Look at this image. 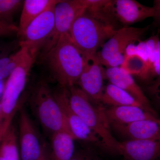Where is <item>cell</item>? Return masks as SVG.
<instances>
[{
    "label": "cell",
    "mask_w": 160,
    "mask_h": 160,
    "mask_svg": "<svg viewBox=\"0 0 160 160\" xmlns=\"http://www.w3.org/2000/svg\"><path fill=\"white\" fill-rule=\"evenodd\" d=\"M19 136L22 160H47L31 120L24 109L20 112Z\"/></svg>",
    "instance_id": "obj_11"
},
{
    "label": "cell",
    "mask_w": 160,
    "mask_h": 160,
    "mask_svg": "<svg viewBox=\"0 0 160 160\" xmlns=\"http://www.w3.org/2000/svg\"><path fill=\"white\" fill-rule=\"evenodd\" d=\"M0 155L6 160H19L16 132L12 123L1 140Z\"/></svg>",
    "instance_id": "obj_21"
},
{
    "label": "cell",
    "mask_w": 160,
    "mask_h": 160,
    "mask_svg": "<svg viewBox=\"0 0 160 160\" xmlns=\"http://www.w3.org/2000/svg\"><path fill=\"white\" fill-rule=\"evenodd\" d=\"M85 9L83 0L59 1L55 7L53 30L42 48V56H45L54 47L61 35L69 33L74 21Z\"/></svg>",
    "instance_id": "obj_6"
},
{
    "label": "cell",
    "mask_w": 160,
    "mask_h": 160,
    "mask_svg": "<svg viewBox=\"0 0 160 160\" xmlns=\"http://www.w3.org/2000/svg\"><path fill=\"white\" fill-rule=\"evenodd\" d=\"M14 115H13L11 116L10 118L4 120L0 118V144H1V140L2 139L3 135L11 124Z\"/></svg>",
    "instance_id": "obj_28"
},
{
    "label": "cell",
    "mask_w": 160,
    "mask_h": 160,
    "mask_svg": "<svg viewBox=\"0 0 160 160\" xmlns=\"http://www.w3.org/2000/svg\"><path fill=\"white\" fill-rule=\"evenodd\" d=\"M101 103L103 106L106 105L109 107L134 106L144 109V107L128 92L110 83L104 86Z\"/></svg>",
    "instance_id": "obj_19"
},
{
    "label": "cell",
    "mask_w": 160,
    "mask_h": 160,
    "mask_svg": "<svg viewBox=\"0 0 160 160\" xmlns=\"http://www.w3.org/2000/svg\"><path fill=\"white\" fill-rule=\"evenodd\" d=\"M18 27L15 25H9L0 21V36H8L18 34Z\"/></svg>",
    "instance_id": "obj_27"
},
{
    "label": "cell",
    "mask_w": 160,
    "mask_h": 160,
    "mask_svg": "<svg viewBox=\"0 0 160 160\" xmlns=\"http://www.w3.org/2000/svg\"><path fill=\"white\" fill-rule=\"evenodd\" d=\"M0 160H5V159H4V158H3L0 155Z\"/></svg>",
    "instance_id": "obj_33"
},
{
    "label": "cell",
    "mask_w": 160,
    "mask_h": 160,
    "mask_svg": "<svg viewBox=\"0 0 160 160\" xmlns=\"http://www.w3.org/2000/svg\"><path fill=\"white\" fill-rule=\"evenodd\" d=\"M96 54L86 58L85 66L77 84L92 103L102 105L101 100L105 86L104 80L106 79L105 69Z\"/></svg>",
    "instance_id": "obj_9"
},
{
    "label": "cell",
    "mask_w": 160,
    "mask_h": 160,
    "mask_svg": "<svg viewBox=\"0 0 160 160\" xmlns=\"http://www.w3.org/2000/svg\"><path fill=\"white\" fill-rule=\"evenodd\" d=\"M105 112L110 126L126 125L141 120L158 118L146 109L138 106L105 107Z\"/></svg>",
    "instance_id": "obj_16"
},
{
    "label": "cell",
    "mask_w": 160,
    "mask_h": 160,
    "mask_svg": "<svg viewBox=\"0 0 160 160\" xmlns=\"http://www.w3.org/2000/svg\"><path fill=\"white\" fill-rule=\"evenodd\" d=\"M44 57L63 88H68L77 83L86 59L75 45L69 33L61 35L54 47Z\"/></svg>",
    "instance_id": "obj_1"
},
{
    "label": "cell",
    "mask_w": 160,
    "mask_h": 160,
    "mask_svg": "<svg viewBox=\"0 0 160 160\" xmlns=\"http://www.w3.org/2000/svg\"><path fill=\"white\" fill-rule=\"evenodd\" d=\"M70 160H102L95 149L91 146L75 151Z\"/></svg>",
    "instance_id": "obj_24"
},
{
    "label": "cell",
    "mask_w": 160,
    "mask_h": 160,
    "mask_svg": "<svg viewBox=\"0 0 160 160\" xmlns=\"http://www.w3.org/2000/svg\"><path fill=\"white\" fill-rule=\"evenodd\" d=\"M112 15L118 24L127 27L155 15L153 7L142 5L135 0H111Z\"/></svg>",
    "instance_id": "obj_12"
},
{
    "label": "cell",
    "mask_w": 160,
    "mask_h": 160,
    "mask_svg": "<svg viewBox=\"0 0 160 160\" xmlns=\"http://www.w3.org/2000/svg\"><path fill=\"white\" fill-rule=\"evenodd\" d=\"M57 4L52 6L35 19L20 37L21 47L27 48L36 57L53 30L55 7Z\"/></svg>",
    "instance_id": "obj_7"
},
{
    "label": "cell",
    "mask_w": 160,
    "mask_h": 160,
    "mask_svg": "<svg viewBox=\"0 0 160 160\" xmlns=\"http://www.w3.org/2000/svg\"><path fill=\"white\" fill-rule=\"evenodd\" d=\"M148 92L160 106V79L152 80L149 83Z\"/></svg>",
    "instance_id": "obj_26"
},
{
    "label": "cell",
    "mask_w": 160,
    "mask_h": 160,
    "mask_svg": "<svg viewBox=\"0 0 160 160\" xmlns=\"http://www.w3.org/2000/svg\"><path fill=\"white\" fill-rule=\"evenodd\" d=\"M105 78L109 82L128 92L144 107V109L157 116L148 98L132 76L121 67L108 68L105 69Z\"/></svg>",
    "instance_id": "obj_13"
},
{
    "label": "cell",
    "mask_w": 160,
    "mask_h": 160,
    "mask_svg": "<svg viewBox=\"0 0 160 160\" xmlns=\"http://www.w3.org/2000/svg\"><path fill=\"white\" fill-rule=\"evenodd\" d=\"M155 79H160V58L153 63L152 66L151 81L150 82Z\"/></svg>",
    "instance_id": "obj_29"
},
{
    "label": "cell",
    "mask_w": 160,
    "mask_h": 160,
    "mask_svg": "<svg viewBox=\"0 0 160 160\" xmlns=\"http://www.w3.org/2000/svg\"><path fill=\"white\" fill-rule=\"evenodd\" d=\"M31 103L44 128L53 133L58 132H67L74 139L54 93L45 81H41L37 85L32 97Z\"/></svg>",
    "instance_id": "obj_4"
},
{
    "label": "cell",
    "mask_w": 160,
    "mask_h": 160,
    "mask_svg": "<svg viewBox=\"0 0 160 160\" xmlns=\"http://www.w3.org/2000/svg\"><path fill=\"white\" fill-rule=\"evenodd\" d=\"M3 88H4V87H3L2 86V84L0 82V94L2 92Z\"/></svg>",
    "instance_id": "obj_31"
},
{
    "label": "cell",
    "mask_w": 160,
    "mask_h": 160,
    "mask_svg": "<svg viewBox=\"0 0 160 160\" xmlns=\"http://www.w3.org/2000/svg\"><path fill=\"white\" fill-rule=\"evenodd\" d=\"M121 67L131 75L136 76L143 81L149 83L151 81V72L149 65L137 55L125 57Z\"/></svg>",
    "instance_id": "obj_20"
},
{
    "label": "cell",
    "mask_w": 160,
    "mask_h": 160,
    "mask_svg": "<svg viewBox=\"0 0 160 160\" xmlns=\"http://www.w3.org/2000/svg\"><path fill=\"white\" fill-rule=\"evenodd\" d=\"M111 129L126 140L155 139L160 138V119L137 121L126 125H112Z\"/></svg>",
    "instance_id": "obj_15"
},
{
    "label": "cell",
    "mask_w": 160,
    "mask_h": 160,
    "mask_svg": "<svg viewBox=\"0 0 160 160\" xmlns=\"http://www.w3.org/2000/svg\"><path fill=\"white\" fill-rule=\"evenodd\" d=\"M154 9L155 15L153 18L160 27V0H155L153 2L152 6Z\"/></svg>",
    "instance_id": "obj_30"
},
{
    "label": "cell",
    "mask_w": 160,
    "mask_h": 160,
    "mask_svg": "<svg viewBox=\"0 0 160 160\" xmlns=\"http://www.w3.org/2000/svg\"><path fill=\"white\" fill-rule=\"evenodd\" d=\"M149 28V26L144 28L127 26L118 29L104 43L101 51L97 52L96 54L102 66H104L108 60L115 56L125 55L127 46L141 40V38Z\"/></svg>",
    "instance_id": "obj_10"
},
{
    "label": "cell",
    "mask_w": 160,
    "mask_h": 160,
    "mask_svg": "<svg viewBox=\"0 0 160 160\" xmlns=\"http://www.w3.org/2000/svg\"><path fill=\"white\" fill-rule=\"evenodd\" d=\"M19 63L8 77L4 86L2 98L0 100L2 112L0 118L7 119L15 114L18 109V100L22 92L27 78L36 58L25 47Z\"/></svg>",
    "instance_id": "obj_5"
},
{
    "label": "cell",
    "mask_w": 160,
    "mask_h": 160,
    "mask_svg": "<svg viewBox=\"0 0 160 160\" xmlns=\"http://www.w3.org/2000/svg\"><path fill=\"white\" fill-rule=\"evenodd\" d=\"M118 151L126 160H160V138L119 142Z\"/></svg>",
    "instance_id": "obj_14"
},
{
    "label": "cell",
    "mask_w": 160,
    "mask_h": 160,
    "mask_svg": "<svg viewBox=\"0 0 160 160\" xmlns=\"http://www.w3.org/2000/svg\"><path fill=\"white\" fill-rule=\"evenodd\" d=\"M23 52L24 48L21 47L18 52L11 56L0 59V81L9 77L14 71L21 61Z\"/></svg>",
    "instance_id": "obj_23"
},
{
    "label": "cell",
    "mask_w": 160,
    "mask_h": 160,
    "mask_svg": "<svg viewBox=\"0 0 160 160\" xmlns=\"http://www.w3.org/2000/svg\"><path fill=\"white\" fill-rule=\"evenodd\" d=\"M21 0H0V21L7 25H14L13 16L23 4Z\"/></svg>",
    "instance_id": "obj_22"
},
{
    "label": "cell",
    "mask_w": 160,
    "mask_h": 160,
    "mask_svg": "<svg viewBox=\"0 0 160 160\" xmlns=\"http://www.w3.org/2000/svg\"><path fill=\"white\" fill-rule=\"evenodd\" d=\"M159 39V35L152 36L145 41L146 42V50L148 55V62L150 72L151 70L152 66L154 62L155 52L156 47L158 41Z\"/></svg>",
    "instance_id": "obj_25"
},
{
    "label": "cell",
    "mask_w": 160,
    "mask_h": 160,
    "mask_svg": "<svg viewBox=\"0 0 160 160\" xmlns=\"http://www.w3.org/2000/svg\"><path fill=\"white\" fill-rule=\"evenodd\" d=\"M2 105H1V101H0V116H1V114H2Z\"/></svg>",
    "instance_id": "obj_32"
},
{
    "label": "cell",
    "mask_w": 160,
    "mask_h": 160,
    "mask_svg": "<svg viewBox=\"0 0 160 160\" xmlns=\"http://www.w3.org/2000/svg\"><path fill=\"white\" fill-rule=\"evenodd\" d=\"M102 20L84 11L72 24L69 34L85 58L95 54L117 31Z\"/></svg>",
    "instance_id": "obj_3"
},
{
    "label": "cell",
    "mask_w": 160,
    "mask_h": 160,
    "mask_svg": "<svg viewBox=\"0 0 160 160\" xmlns=\"http://www.w3.org/2000/svg\"><path fill=\"white\" fill-rule=\"evenodd\" d=\"M58 0H26L23 1V9L20 18L18 35L21 36L26 28L38 16L52 5Z\"/></svg>",
    "instance_id": "obj_17"
},
{
    "label": "cell",
    "mask_w": 160,
    "mask_h": 160,
    "mask_svg": "<svg viewBox=\"0 0 160 160\" xmlns=\"http://www.w3.org/2000/svg\"><path fill=\"white\" fill-rule=\"evenodd\" d=\"M74 140L67 132L53 133L51 139V160H70L75 151Z\"/></svg>",
    "instance_id": "obj_18"
},
{
    "label": "cell",
    "mask_w": 160,
    "mask_h": 160,
    "mask_svg": "<svg viewBox=\"0 0 160 160\" xmlns=\"http://www.w3.org/2000/svg\"><path fill=\"white\" fill-rule=\"evenodd\" d=\"M69 103L73 111L98 137L106 151L118 154L119 142L112 136L110 124L105 112V106L92 103L80 88L75 86L67 88Z\"/></svg>",
    "instance_id": "obj_2"
},
{
    "label": "cell",
    "mask_w": 160,
    "mask_h": 160,
    "mask_svg": "<svg viewBox=\"0 0 160 160\" xmlns=\"http://www.w3.org/2000/svg\"><path fill=\"white\" fill-rule=\"evenodd\" d=\"M54 95L74 139L85 141L106 151L104 144L98 137L72 109L69 103L68 89L63 88Z\"/></svg>",
    "instance_id": "obj_8"
}]
</instances>
